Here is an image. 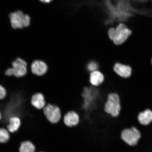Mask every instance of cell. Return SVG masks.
Here are the masks:
<instances>
[{
  "instance_id": "obj_1",
  "label": "cell",
  "mask_w": 152,
  "mask_h": 152,
  "mask_svg": "<svg viewBox=\"0 0 152 152\" xmlns=\"http://www.w3.org/2000/svg\"><path fill=\"white\" fill-rule=\"evenodd\" d=\"M132 31L126 25L121 23L115 28H110L108 34L110 39L115 45H119L124 43L132 35Z\"/></svg>"
},
{
  "instance_id": "obj_2",
  "label": "cell",
  "mask_w": 152,
  "mask_h": 152,
  "mask_svg": "<svg viewBox=\"0 0 152 152\" xmlns=\"http://www.w3.org/2000/svg\"><path fill=\"white\" fill-rule=\"evenodd\" d=\"M104 111L112 117L118 116L121 111L120 100L118 95L111 93L108 95L107 100L104 106Z\"/></svg>"
},
{
  "instance_id": "obj_3",
  "label": "cell",
  "mask_w": 152,
  "mask_h": 152,
  "mask_svg": "<svg viewBox=\"0 0 152 152\" xmlns=\"http://www.w3.org/2000/svg\"><path fill=\"white\" fill-rule=\"evenodd\" d=\"M11 26L14 29L27 27L30 23V17L20 11L11 13L9 15Z\"/></svg>"
},
{
  "instance_id": "obj_4",
  "label": "cell",
  "mask_w": 152,
  "mask_h": 152,
  "mask_svg": "<svg viewBox=\"0 0 152 152\" xmlns=\"http://www.w3.org/2000/svg\"><path fill=\"white\" fill-rule=\"evenodd\" d=\"M141 134L136 127L124 129L121 133V138L124 142L130 146H134L138 143Z\"/></svg>"
},
{
  "instance_id": "obj_5",
  "label": "cell",
  "mask_w": 152,
  "mask_h": 152,
  "mask_svg": "<svg viewBox=\"0 0 152 152\" xmlns=\"http://www.w3.org/2000/svg\"><path fill=\"white\" fill-rule=\"evenodd\" d=\"M43 111L47 120L53 124L59 122L62 117L60 108L55 104H47Z\"/></svg>"
},
{
  "instance_id": "obj_6",
  "label": "cell",
  "mask_w": 152,
  "mask_h": 152,
  "mask_svg": "<svg viewBox=\"0 0 152 152\" xmlns=\"http://www.w3.org/2000/svg\"><path fill=\"white\" fill-rule=\"evenodd\" d=\"M12 67L9 68L6 71L7 75H14L17 77H22L27 73V64L24 60L18 58L13 62Z\"/></svg>"
},
{
  "instance_id": "obj_7",
  "label": "cell",
  "mask_w": 152,
  "mask_h": 152,
  "mask_svg": "<svg viewBox=\"0 0 152 152\" xmlns=\"http://www.w3.org/2000/svg\"><path fill=\"white\" fill-rule=\"evenodd\" d=\"M80 120L78 114L73 111H68L63 117L64 124L69 128L77 126L79 123Z\"/></svg>"
},
{
  "instance_id": "obj_8",
  "label": "cell",
  "mask_w": 152,
  "mask_h": 152,
  "mask_svg": "<svg viewBox=\"0 0 152 152\" xmlns=\"http://www.w3.org/2000/svg\"><path fill=\"white\" fill-rule=\"evenodd\" d=\"M31 70L32 73L38 76L45 75L48 71V66L42 60H36L31 64Z\"/></svg>"
},
{
  "instance_id": "obj_9",
  "label": "cell",
  "mask_w": 152,
  "mask_h": 152,
  "mask_svg": "<svg viewBox=\"0 0 152 152\" xmlns=\"http://www.w3.org/2000/svg\"><path fill=\"white\" fill-rule=\"evenodd\" d=\"M104 80V76L100 71L97 70L90 73L89 82L92 86L99 87L103 83Z\"/></svg>"
},
{
  "instance_id": "obj_10",
  "label": "cell",
  "mask_w": 152,
  "mask_h": 152,
  "mask_svg": "<svg viewBox=\"0 0 152 152\" xmlns=\"http://www.w3.org/2000/svg\"><path fill=\"white\" fill-rule=\"evenodd\" d=\"M31 103L32 105L38 110L43 109L47 104L44 96L41 93H36L32 96Z\"/></svg>"
},
{
  "instance_id": "obj_11",
  "label": "cell",
  "mask_w": 152,
  "mask_h": 152,
  "mask_svg": "<svg viewBox=\"0 0 152 152\" xmlns=\"http://www.w3.org/2000/svg\"><path fill=\"white\" fill-rule=\"evenodd\" d=\"M113 70L118 75L124 78L130 77L132 74V70L130 66L124 65L118 63H116L114 65Z\"/></svg>"
},
{
  "instance_id": "obj_12",
  "label": "cell",
  "mask_w": 152,
  "mask_h": 152,
  "mask_svg": "<svg viewBox=\"0 0 152 152\" xmlns=\"http://www.w3.org/2000/svg\"><path fill=\"white\" fill-rule=\"evenodd\" d=\"M137 119L139 123L143 126H147L152 122V111L146 109L138 113Z\"/></svg>"
},
{
  "instance_id": "obj_13",
  "label": "cell",
  "mask_w": 152,
  "mask_h": 152,
  "mask_svg": "<svg viewBox=\"0 0 152 152\" xmlns=\"http://www.w3.org/2000/svg\"><path fill=\"white\" fill-rule=\"evenodd\" d=\"M20 121L19 118L14 117L9 119V124L7 125L8 131L11 132H14L18 130L20 126Z\"/></svg>"
},
{
  "instance_id": "obj_14",
  "label": "cell",
  "mask_w": 152,
  "mask_h": 152,
  "mask_svg": "<svg viewBox=\"0 0 152 152\" xmlns=\"http://www.w3.org/2000/svg\"><path fill=\"white\" fill-rule=\"evenodd\" d=\"M19 151L20 152H35L36 148L31 142L24 141L20 144Z\"/></svg>"
},
{
  "instance_id": "obj_15",
  "label": "cell",
  "mask_w": 152,
  "mask_h": 152,
  "mask_svg": "<svg viewBox=\"0 0 152 152\" xmlns=\"http://www.w3.org/2000/svg\"><path fill=\"white\" fill-rule=\"evenodd\" d=\"M86 70L89 73L99 70V64L96 61L91 60L87 62L86 66Z\"/></svg>"
},
{
  "instance_id": "obj_16",
  "label": "cell",
  "mask_w": 152,
  "mask_h": 152,
  "mask_svg": "<svg viewBox=\"0 0 152 152\" xmlns=\"http://www.w3.org/2000/svg\"><path fill=\"white\" fill-rule=\"evenodd\" d=\"M10 134L8 131L4 128H0V143H5L9 141Z\"/></svg>"
},
{
  "instance_id": "obj_17",
  "label": "cell",
  "mask_w": 152,
  "mask_h": 152,
  "mask_svg": "<svg viewBox=\"0 0 152 152\" xmlns=\"http://www.w3.org/2000/svg\"><path fill=\"white\" fill-rule=\"evenodd\" d=\"M6 96V91L5 89L0 85V99H3Z\"/></svg>"
},
{
  "instance_id": "obj_18",
  "label": "cell",
  "mask_w": 152,
  "mask_h": 152,
  "mask_svg": "<svg viewBox=\"0 0 152 152\" xmlns=\"http://www.w3.org/2000/svg\"><path fill=\"white\" fill-rule=\"evenodd\" d=\"M39 1L44 3H49L53 0H39Z\"/></svg>"
},
{
  "instance_id": "obj_19",
  "label": "cell",
  "mask_w": 152,
  "mask_h": 152,
  "mask_svg": "<svg viewBox=\"0 0 152 152\" xmlns=\"http://www.w3.org/2000/svg\"><path fill=\"white\" fill-rule=\"evenodd\" d=\"M1 118V113H0V120Z\"/></svg>"
},
{
  "instance_id": "obj_20",
  "label": "cell",
  "mask_w": 152,
  "mask_h": 152,
  "mask_svg": "<svg viewBox=\"0 0 152 152\" xmlns=\"http://www.w3.org/2000/svg\"><path fill=\"white\" fill-rule=\"evenodd\" d=\"M44 152L43 151H39V152Z\"/></svg>"
},
{
  "instance_id": "obj_21",
  "label": "cell",
  "mask_w": 152,
  "mask_h": 152,
  "mask_svg": "<svg viewBox=\"0 0 152 152\" xmlns=\"http://www.w3.org/2000/svg\"><path fill=\"white\" fill-rule=\"evenodd\" d=\"M151 62H152V61H151Z\"/></svg>"
}]
</instances>
